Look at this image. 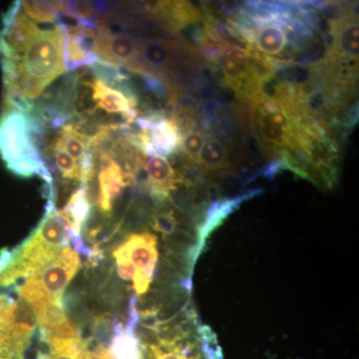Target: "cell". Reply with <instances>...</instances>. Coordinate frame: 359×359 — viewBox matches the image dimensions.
I'll return each instance as SVG.
<instances>
[{"instance_id": "3", "label": "cell", "mask_w": 359, "mask_h": 359, "mask_svg": "<svg viewBox=\"0 0 359 359\" xmlns=\"http://www.w3.org/2000/svg\"><path fill=\"white\" fill-rule=\"evenodd\" d=\"M250 120L257 138L268 151L295 150L302 129L301 118L278 98L257 92L250 102Z\"/></svg>"}, {"instance_id": "15", "label": "cell", "mask_w": 359, "mask_h": 359, "mask_svg": "<svg viewBox=\"0 0 359 359\" xmlns=\"http://www.w3.org/2000/svg\"><path fill=\"white\" fill-rule=\"evenodd\" d=\"M49 153L56 169L63 179L66 181H78L82 184H87L81 168L66 153L57 141L52 142Z\"/></svg>"}, {"instance_id": "8", "label": "cell", "mask_w": 359, "mask_h": 359, "mask_svg": "<svg viewBox=\"0 0 359 359\" xmlns=\"http://www.w3.org/2000/svg\"><path fill=\"white\" fill-rule=\"evenodd\" d=\"M80 264L76 250L65 245L60 250L58 256L37 275L51 297L62 299L65 287L76 275Z\"/></svg>"}, {"instance_id": "1", "label": "cell", "mask_w": 359, "mask_h": 359, "mask_svg": "<svg viewBox=\"0 0 359 359\" xmlns=\"http://www.w3.org/2000/svg\"><path fill=\"white\" fill-rule=\"evenodd\" d=\"M0 62L6 106L32 112V101L67 70L62 23L39 25L15 2L4 16Z\"/></svg>"}, {"instance_id": "9", "label": "cell", "mask_w": 359, "mask_h": 359, "mask_svg": "<svg viewBox=\"0 0 359 359\" xmlns=\"http://www.w3.org/2000/svg\"><path fill=\"white\" fill-rule=\"evenodd\" d=\"M147 359H203L197 337L189 330H180L171 337H158L154 342L143 344Z\"/></svg>"}, {"instance_id": "4", "label": "cell", "mask_w": 359, "mask_h": 359, "mask_svg": "<svg viewBox=\"0 0 359 359\" xmlns=\"http://www.w3.org/2000/svg\"><path fill=\"white\" fill-rule=\"evenodd\" d=\"M136 122L140 131L130 133L127 127L123 132L129 143L142 154L167 158L181 147V129L175 116L167 117L155 112L138 118Z\"/></svg>"}, {"instance_id": "12", "label": "cell", "mask_w": 359, "mask_h": 359, "mask_svg": "<svg viewBox=\"0 0 359 359\" xmlns=\"http://www.w3.org/2000/svg\"><path fill=\"white\" fill-rule=\"evenodd\" d=\"M332 57L344 65L358 62V21L347 16L332 25Z\"/></svg>"}, {"instance_id": "10", "label": "cell", "mask_w": 359, "mask_h": 359, "mask_svg": "<svg viewBox=\"0 0 359 359\" xmlns=\"http://www.w3.org/2000/svg\"><path fill=\"white\" fill-rule=\"evenodd\" d=\"M65 149L66 153L81 168L86 182L93 179L94 158L91 137L82 131L80 125L65 123L59 126L54 139Z\"/></svg>"}, {"instance_id": "7", "label": "cell", "mask_w": 359, "mask_h": 359, "mask_svg": "<svg viewBox=\"0 0 359 359\" xmlns=\"http://www.w3.org/2000/svg\"><path fill=\"white\" fill-rule=\"evenodd\" d=\"M137 163L140 171L145 175L144 186L156 202L163 203L169 199L170 194L176 190L182 182L181 176L166 157L147 156L138 152Z\"/></svg>"}, {"instance_id": "6", "label": "cell", "mask_w": 359, "mask_h": 359, "mask_svg": "<svg viewBox=\"0 0 359 359\" xmlns=\"http://www.w3.org/2000/svg\"><path fill=\"white\" fill-rule=\"evenodd\" d=\"M135 269L133 289L138 295L148 292L158 263L157 237L149 231L132 233L118 249Z\"/></svg>"}, {"instance_id": "13", "label": "cell", "mask_w": 359, "mask_h": 359, "mask_svg": "<svg viewBox=\"0 0 359 359\" xmlns=\"http://www.w3.org/2000/svg\"><path fill=\"white\" fill-rule=\"evenodd\" d=\"M88 185L82 184L68 200L65 209L58 211L59 216L67 226L70 235L81 237L83 226L90 218Z\"/></svg>"}, {"instance_id": "17", "label": "cell", "mask_w": 359, "mask_h": 359, "mask_svg": "<svg viewBox=\"0 0 359 359\" xmlns=\"http://www.w3.org/2000/svg\"><path fill=\"white\" fill-rule=\"evenodd\" d=\"M153 230L158 231L165 240H169L178 233L180 221L174 210H162L154 212L151 219Z\"/></svg>"}, {"instance_id": "11", "label": "cell", "mask_w": 359, "mask_h": 359, "mask_svg": "<svg viewBox=\"0 0 359 359\" xmlns=\"http://www.w3.org/2000/svg\"><path fill=\"white\" fill-rule=\"evenodd\" d=\"M245 39L250 40L257 52L269 58L282 55L289 44V28L283 20L263 18L257 20L256 27Z\"/></svg>"}, {"instance_id": "14", "label": "cell", "mask_w": 359, "mask_h": 359, "mask_svg": "<svg viewBox=\"0 0 359 359\" xmlns=\"http://www.w3.org/2000/svg\"><path fill=\"white\" fill-rule=\"evenodd\" d=\"M195 166L207 176L223 171L229 166L228 148L219 139L208 137Z\"/></svg>"}, {"instance_id": "5", "label": "cell", "mask_w": 359, "mask_h": 359, "mask_svg": "<svg viewBox=\"0 0 359 359\" xmlns=\"http://www.w3.org/2000/svg\"><path fill=\"white\" fill-rule=\"evenodd\" d=\"M82 84L86 87V92H88L86 96L92 105L90 116L100 110L109 116H119L126 126H131L136 121L138 97L129 82L115 86L106 83L91 73V77L86 78Z\"/></svg>"}, {"instance_id": "2", "label": "cell", "mask_w": 359, "mask_h": 359, "mask_svg": "<svg viewBox=\"0 0 359 359\" xmlns=\"http://www.w3.org/2000/svg\"><path fill=\"white\" fill-rule=\"evenodd\" d=\"M42 126L28 111L6 107L0 117V156L13 173L39 176L52 189V178L39 145Z\"/></svg>"}, {"instance_id": "16", "label": "cell", "mask_w": 359, "mask_h": 359, "mask_svg": "<svg viewBox=\"0 0 359 359\" xmlns=\"http://www.w3.org/2000/svg\"><path fill=\"white\" fill-rule=\"evenodd\" d=\"M26 15L39 25L58 22L59 11L55 1H20Z\"/></svg>"}]
</instances>
